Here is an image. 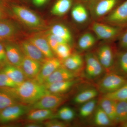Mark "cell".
Masks as SVG:
<instances>
[{
  "mask_svg": "<svg viewBox=\"0 0 127 127\" xmlns=\"http://www.w3.org/2000/svg\"><path fill=\"white\" fill-rule=\"evenodd\" d=\"M93 0H79V2H82V3H87V4Z\"/></svg>",
  "mask_w": 127,
  "mask_h": 127,
  "instance_id": "ee69618b",
  "label": "cell"
},
{
  "mask_svg": "<svg viewBox=\"0 0 127 127\" xmlns=\"http://www.w3.org/2000/svg\"><path fill=\"white\" fill-rule=\"evenodd\" d=\"M18 86V84L9 78L2 69L0 70V88H14Z\"/></svg>",
  "mask_w": 127,
  "mask_h": 127,
  "instance_id": "8d00e7d4",
  "label": "cell"
},
{
  "mask_svg": "<svg viewBox=\"0 0 127 127\" xmlns=\"http://www.w3.org/2000/svg\"><path fill=\"white\" fill-rule=\"evenodd\" d=\"M124 0H93L88 3L94 16L100 18L106 16Z\"/></svg>",
  "mask_w": 127,
  "mask_h": 127,
  "instance_id": "5b68a950",
  "label": "cell"
},
{
  "mask_svg": "<svg viewBox=\"0 0 127 127\" xmlns=\"http://www.w3.org/2000/svg\"><path fill=\"white\" fill-rule=\"evenodd\" d=\"M125 28L97 22H94L92 26V30L98 39L108 40L117 39Z\"/></svg>",
  "mask_w": 127,
  "mask_h": 127,
  "instance_id": "277c9868",
  "label": "cell"
},
{
  "mask_svg": "<svg viewBox=\"0 0 127 127\" xmlns=\"http://www.w3.org/2000/svg\"><path fill=\"white\" fill-rule=\"evenodd\" d=\"M103 96L116 101H127V83L116 91L104 94Z\"/></svg>",
  "mask_w": 127,
  "mask_h": 127,
  "instance_id": "f546056e",
  "label": "cell"
},
{
  "mask_svg": "<svg viewBox=\"0 0 127 127\" xmlns=\"http://www.w3.org/2000/svg\"><path fill=\"white\" fill-rule=\"evenodd\" d=\"M20 103L7 92L0 88V112L6 108Z\"/></svg>",
  "mask_w": 127,
  "mask_h": 127,
  "instance_id": "1f68e13d",
  "label": "cell"
},
{
  "mask_svg": "<svg viewBox=\"0 0 127 127\" xmlns=\"http://www.w3.org/2000/svg\"><path fill=\"white\" fill-rule=\"evenodd\" d=\"M56 117L53 109H32L28 112L27 118L32 122H40Z\"/></svg>",
  "mask_w": 127,
  "mask_h": 127,
  "instance_id": "44dd1931",
  "label": "cell"
},
{
  "mask_svg": "<svg viewBox=\"0 0 127 127\" xmlns=\"http://www.w3.org/2000/svg\"><path fill=\"white\" fill-rule=\"evenodd\" d=\"M117 52L110 45L103 44L97 48L95 55L104 70L109 72L113 70Z\"/></svg>",
  "mask_w": 127,
  "mask_h": 127,
  "instance_id": "8992f818",
  "label": "cell"
},
{
  "mask_svg": "<svg viewBox=\"0 0 127 127\" xmlns=\"http://www.w3.org/2000/svg\"><path fill=\"white\" fill-rule=\"evenodd\" d=\"M8 64L10 63L7 60L4 43L0 41V66L2 68Z\"/></svg>",
  "mask_w": 127,
  "mask_h": 127,
  "instance_id": "ab89813d",
  "label": "cell"
},
{
  "mask_svg": "<svg viewBox=\"0 0 127 127\" xmlns=\"http://www.w3.org/2000/svg\"><path fill=\"white\" fill-rule=\"evenodd\" d=\"M96 42V39L93 34L89 32L84 33L80 37L78 42L79 49L85 51L92 47Z\"/></svg>",
  "mask_w": 127,
  "mask_h": 127,
  "instance_id": "f1b7e54d",
  "label": "cell"
},
{
  "mask_svg": "<svg viewBox=\"0 0 127 127\" xmlns=\"http://www.w3.org/2000/svg\"><path fill=\"white\" fill-rule=\"evenodd\" d=\"M94 122L95 125L100 127H108L114 125L99 105L95 110Z\"/></svg>",
  "mask_w": 127,
  "mask_h": 127,
  "instance_id": "83f0119b",
  "label": "cell"
},
{
  "mask_svg": "<svg viewBox=\"0 0 127 127\" xmlns=\"http://www.w3.org/2000/svg\"><path fill=\"white\" fill-rule=\"evenodd\" d=\"M42 65L41 63L25 56L20 67L27 79H35Z\"/></svg>",
  "mask_w": 127,
  "mask_h": 127,
  "instance_id": "e0dca14e",
  "label": "cell"
},
{
  "mask_svg": "<svg viewBox=\"0 0 127 127\" xmlns=\"http://www.w3.org/2000/svg\"><path fill=\"white\" fill-rule=\"evenodd\" d=\"M46 32L61 37L70 43L72 40L70 31L65 25L60 23L55 24L50 28Z\"/></svg>",
  "mask_w": 127,
  "mask_h": 127,
  "instance_id": "cb8c5ba5",
  "label": "cell"
},
{
  "mask_svg": "<svg viewBox=\"0 0 127 127\" xmlns=\"http://www.w3.org/2000/svg\"><path fill=\"white\" fill-rule=\"evenodd\" d=\"M114 69L115 72L127 77V51H118Z\"/></svg>",
  "mask_w": 127,
  "mask_h": 127,
  "instance_id": "d4e9b609",
  "label": "cell"
},
{
  "mask_svg": "<svg viewBox=\"0 0 127 127\" xmlns=\"http://www.w3.org/2000/svg\"><path fill=\"white\" fill-rule=\"evenodd\" d=\"M31 110L30 105L18 103L7 107L0 112V123H6L20 118Z\"/></svg>",
  "mask_w": 127,
  "mask_h": 127,
  "instance_id": "ba28073f",
  "label": "cell"
},
{
  "mask_svg": "<svg viewBox=\"0 0 127 127\" xmlns=\"http://www.w3.org/2000/svg\"><path fill=\"white\" fill-rule=\"evenodd\" d=\"M10 12L8 0H0V19L7 18Z\"/></svg>",
  "mask_w": 127,
  "mask_h": 127,
  "instance_id": "f35d334b",
  "label": "cell"
},
{
  "mask_svg": "<svg viewBox=\"0 0 127 127\" xmlns=\"http://www.w3.org/2000/svg\"><path fill=\"white\" fill-rule=\"evenodd\" d=\"M77 76L76 72L68 70L63 65L58 68L46 79L43 84L45 86L57 82L75 79Z\"/></svg>",
  "mask_w": 127,
  "mask_h": 127,
  "instance_id": "9a60e30c",
  "label": "cell"
},
{
  "mask_svg": "<svg viewBox=\"0 0 127 127\" xmlns=\"http://www.w3.org/2000/svg\"><path fill=\"white\" fill-rule=\"evenodd\" d=\"M66 100L61 94H47L33 104L30 105L31 110L35 109H53L61 105Z\"/></svg>",
  "mask_w": 127,
  "mask_h": 127,
  "instance_id": "9c48e42d",
  "label": "cell"
},
{
  "mask_svg": "<svg viewBox=\"0 0 127 127\" xmlns=\"http://www.w3.org/2000/svg\"><path fill=\"white\" fill-rule=\"evenodd\" d=\"M85 74L88 78L94 79L100 77L104 70L95 54L88 53L85 57Z\"/></svg>",
  "mask_w": 127,
  "mask_h": 127,
  "instance_id": "8fae6325",
  "label": "cell"
},
{
  "mask_svg": "<svg viewBox=\"0 0 127 127\" xmlns=\"http://www.w3.org/2000/svg\"><path fill=\"white\" fill-rule=\"evenodd\" d=\"M30 123L25 125L26 127H43V125L40 123Z\"/></svg>",
  "mask_w": 127,
  "mask_h": 127,
  "instance_id": "7bdbcfd3",
  "label": "cell"
},
{
  "mask_svg": "<svg viewBox=\"0 0 127 127\" xmlns=\"http://www.w3.org/2000/svg\"><path fill=\"white\" fill-rule=\"evenodd\" d=\"M25 57L43 63L47 58L40 50L28 40L21 41L19 44Z\"/></svg>",
  "mask_w": 127,
  "mask_h": 127,
  "instance_id": "5bb4252c",
  "label": "cell"
},
{
  "mask_svg": "<svg viewBox=\"0 0 127 127\" xmlns=\"http://www.w3.org/2000/svg\"><path fill=\"white\" fill-rule=\"evenodd\" d=\"M1 69L9 78L18 85L27 79L20 67L8 64Z\"/></svg>",
  "mask_w": 127,
  "mask_h": 127,
  "instance_id": "ac0fdd59",
  "label": "cell"
},
{
  "mask_svg": "<svg viewBox=\"0 0 127 127\" xmlns=\"http://www.w3.org/2000/svg\"><path fill=\"white\" fill-rule=\"evenodd\" d=\"M55 53L58 58L63 61L72 54V49L68 43H61L58 46Z\"/></svg>",
  "mask_w": 127,
  "mask_h": 127,
  "instance_id": "836d02e7",
  "label": "cell"
},
{
  "mask_svg": "<svg viewBox=\"0 0 127 127\" xmlns=\"http://www.w3.org/2000/svg\"><path fill=\"white\" fill-rule=\"evenodd\" d=\"M48 0H32L33 4L37 7H41L46 4Z\"/></svg>",
  "mask_w": 127,
  "mask_h": 127,
  "instance_id": "b9f144b4",
  "label": "cell"
},
{
  "mask_svg": "<svg viewBox=\"0 0 127 127\" xmlns=\"http://www.w3.org/2000/svg\"><path fill=\"white\" fill-rule=\"evenodd\" d=\"M73 3V0H57L51 9V13L58 16L64 15L72 7Z\"/></svg>",
  "mask_w": 127,
  "mask_h": 127,
  "instance_id": "484cf974",
  "label": "cell"
},
{
  "mask_svg": "<svg viewBox=\"0 0 127 127\" xmlns=\"http://www.w3.org/2000/svg\"><path fill=\"white\" fill-rule=\"evenodd\" d=\"M83 59L79 54H72L66 59L63 61V65L68 70L76 72L82 67Z\"/></svg>",
  "mask_w": 127,
  "mask_h": 127,
  "instance_id": "603a6c76",
  "label": "cell"
},
{
  "mask_svg": "<svg viewBox=\"0 0 127 127\" xmlns=\"http://www.w3.org/2000/svg\"><path fill=\"white\" fill-rule=\"evenodd\" d=\"M75 115V112L71 108L65 106L59 109L56 117L64 121H69L74 118Z\"/></svg>",
  "mask_w": 127,
  "mask_h": 127,
  "instance_id": "e575fe53",
  "label": "cell"
},
{
  "mask_svg": "<svg viewBox=\"0 0 127 127\" xmlns=\"http://www.w3.org/2000/svg\"><path fill=\"white\" fill-rule=\"evenodd\" d=\"M117 101L103 96L100 99L99 106L106 113L114 124H117L116 121Z\"/></svg>",
  "mask_w": 127,
  "mask_h": 127,
  "instance_id": "ffe728a7",
  "label": "cell"
},
{
  "mask_svg": "<svg viewBox=\"0 0 127 127\" xmlns=\"http://www.w3.org/2000/svg\"><path fill=\"white\" fill-rule=\"evenodd\" d=\"M120 125L122 127H127V120L126 122L120 124Z\"/></svg>",
  "mask_w": 127,
  "mask_h": 127,
  "instance_id": "f6af8a7d",
  "label": "cell"
},
{
  "mask_svg": "<svg viewBox=\"0 0 127 127\" xmlns=\"http://www.w3.org/2000/svg\"><path fill=\"white\" fill-rule=\"evenodd\" d=\"M20 32V27L14 21L7 18L0 19V41H12Z\"/></svg>",
  "mask_w": 127,
  "mask_h": 127,
  "instance_id": "30bf717a",
  "label": "cell"
},
{
  "mask_svg": "<svg viewBox=\"0 0 127 127\" xmlns=\"http://www.w3.org/2000/svg\"><path fill=\"white\" fill-rule=\"evenodd\" d=\"M3 42L9 63L14 65L20 66L25 56L19 44L12 41Z\"/></svg>",
  "mask_w": 127,
  "mask_h": 127,
  "instance_id": "4fadbf2b",
  "label": "cell"
},
{
  "mask_svg": "<svg viewBox=\"0 0 127 127\" xmlns=\"http://www.w3.org/2000/svg\"><path fill=\"white\" fill-rule=\"evenodd\" d=\"M1 67L0 66V69H1Z\"/></svg>",
  "mask_w": 127,
  "mask_h": 127,
  "instance_id": "bcb514c9",
  "label": "cell"
},
{
  "mask_svg": "<svg viewBox=\"0 0 127 127\" xmlns=\"http://www.w3.org/2000/svg\"><path fill=\"white\" fill-rule=\"evenodd\" d=\"M43 124L47 127H65L67 126V124L65 123L54 120H47L44 122Z\"/></svg>",
  "mask_w": 127,
  "mask_h": 127,
  "instance_id": "60d3db41",
  "label": "cell"
},
{
  "mask_svg": "<svg viewBox=\"0 0 127 127\" xmlns=\"http://www.w3.org/2000/svg\"><path fill=\"white\" fill-rule=\"evenodd\" d=\"M127 120V101H117L116 121L120 124Z\"/></svg>",
  "mask_w": 127,
  "mask_h": 127,
  "instance_id": "4dcf8cb0",
  "label": "cell"
},
{
  "mask_svg": "<svg viewBox=\"0 0 127 127\" xmlns=\"http://www.w3.org/2000/svg\"><path fill=\"white\" fill-rule=\"evenodd\" d=\"M75 79L57 82L45 86L50 93L62 94L67 92L77 83Z\"/></svg>",
  "mask_w": 127,
  "mask_h": 127,
  "instance_id": "d6986e66",
  "label": "cell"
},
{
  "mask_svg": "<svg viewBox=\"0 0 127 127\" xmlns=\"http://www.w3.org/2000/svg\"><path fill=\"white\" fill-rule=\"evenodd\" d=\"M127 83V77L115 72H109L98 84V90L102 93L112 92Z\"/></svg>",
  "mask_w": 127,
  "mask_h": 127,
  "instance_id": "3957f363",
  "label": "cell"
},
{
  "mask_svg": "<svg viewBox=\"0 0 127 127\" xmlns=\"http://www.w3.org/2000/svg\"><path fill=\"white\" fill-rule=\"evenodd\" d=\"M97 100L95 98L82 104L79 110V114L83 118H86L91 116L96 108Z\"/></svg>",
  "mask_w": 127,
  "mask_h": 127,
  "instance_id": "d6a6232c",
  "label": "cell"
},
{
  "mask_svg": "<svg viewBox=\"0 0 127 127\" xmlns=\"http://www.w3.org/2000/svg\"><path fill=\"white\" fill-rule=\"evenodd\" d=\"M98 94V92L95 88H90L85 89L77 94L73 99L76 104H82L95 98Z\"/></svg>",
  "mask_w": 127,
  "mask_h": 127,
  "instance_id": "4316f807",
  "label": "cell"
},
{
  "mask_svg": "<svg viewBox=\"0 0 127 127\" xmlns=\"http://www.w3.org/2000/svg\"><path fill=\"white\" fill-rule=\"evenodd\" d=\"M62 65V61L58 58H47L42 64L40 70L35 79L40 83L43 84L49 76Z\"/></svg>",
  "mask_w": 127,
  "mask_h": 127,
  "instance_id": "7c38bea8",
  "label": "cell"
},
{
  "mask_svg": "<svg viewBox=\"0 0 127 127\" xmlns=\"http://www.w3.org/2000/svg\"><path fill=\"white\" fill-rule=\"evenodd\" d=\"M28 40L36 46L47 58L54 57V52L49 46L45 34H34L31 36Z\"/></svg>",
  "mask_w": 127,
  "mask_h": 127,
  "instance_id": "2e32d148",
  "label": "cell"
},
{
  "mask_svg": "<svg viewBox=\"0 0 127 127\" xmlns=\"http://www.w3.org/2000/svg\"><path fill=\"white\" fill-rule=\"evenodd\" d=\"M11 95L20 103L31 105L47 94L48 92L45 85L35 79H27L14 88H0Z\"/></svg>",
  "mask_w": 127,
  "mask_h": 127,
  "instance_id": "6da1fadb",
  "label": "cell"
},
{
  "mask_svg": "<svg viewBox=\"0 0 127 127\" xmlns=\"http://www.w3.org/2000/svg\"><path fill=\"white\" fill-rule=\"evenodd\" d=\"M104 21L109 25L124 28L127 27V0H124L106 16Z\"/></svg>",
  "mask_w": 127,
  "mask_h": 127,
  "instance_id": "52a82bcc",
  "label": "cell"
},
{
  "mask_svg": "<svg viewBox=\"0 0 127 127\" xmlns=\"http://www.w3.org/2000/svg\"><path fill=\"white\" fill-rule=\"evenodd\" d=\"M10 10L14 17L28 28L40 30L46 27V24L45 20L28 8L18 5H13Z\"/></svg>",
  "mask_w": 127,
  "mask_h": 127,
  "instance_id": "7a4b0ae2",
  "label": "cell"
},
{
  "mask_svg": "<svg viewBox=\"0 0 127 127\" xmlns=\"http://www.w3.org/2000/svg\"><path fill=\"white\" fill-rule=\"evenodd\" d=\"M118 51H127V27L120 34L117 39Z\"/></svg>",
  "mask_w": 127,
  "mask_h": 127,
  "instance_id": "74e56055",
  "label": "cell"
},
{
  "mask_svg": "<svg viewBox=\"0 0 127 127\" xmlns=\"http://www.w3.org/2000/svg\"><path fill=\"white\" fill-rule=\"evenodd\" d=\"M71 15L73 20L79 24L87 21L89 18L88 12L83 3L79 2L72 8Z\"/></svg>",
  "mask_w": 127,
  "mask_h": 127,
  "instance_id": "7402d4cb",
  "label": "cell"
},
{
  "mask_svg": "<svg viewBox=\"0 0 127 127\" xmlns=\"http://www.w3.org/2000/svg\"><path fill=\"white\" fill-rule=\"evenodd\" d=\"M45 34L49 46L54 53H55L57 47L59 44H61V43H67L68 42L65 40L61 37H59L53 34H50L47 32H46Z\"/></svg>",
  "mask_w": 127,
  "mask_h": 127,
  "instance_id": "d590c367",
  "label": "cell"
}]
</instances>
